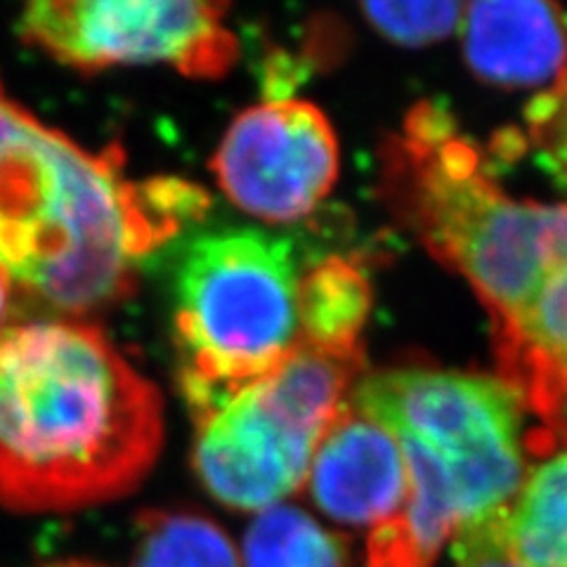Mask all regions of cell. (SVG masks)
Returning a JSON list of instances; mask_svg holds the SVG:
<instances>
[{"instance_id":"6da1fadb","label":"cell","mask_w":567,"mask_h":567,"mask_svg":"<svg viewBox=\"0 0 567 567\" xmlns=\"http://www.w3.org/2000/svg\"><path fill=\"white\" fill-rule=\"evenodd\" d=\"M206 206L181 177L133 181L116 145L81 147L0 83V270L45 308L81 319L126 300L140 260Z\"/></svg>"},{"instance_id":"7a4b0ae2","label":"cell","mask_w":567,"mask_h":567,"mask_svg":"<svg viewBox=\"0 0 567 567\" xmlns=\"http://www.w3.org/2000/svg\"><path fill=\"white\" fill-rule=\"evenodd\" d=\"M164 445V402L100 327L35 319L0 333V506L74 513L135 492Z\"/></svg>"},{"instance_id":"3957f363","label":"cell","mask_w":567,"mask_h":567,"mask_svg":"<svg viewBox=\"0 0 567 567\" xmlns=\"http://www.w3.org/2000/svg\"><path fill=\"white\" fill-rule=\"evenodd\" d=\"M350 404L400 445L402 523L433 563L461 527L504 511L525 481L523 406L489 377L404 367L360 379Z\"/></svg>"},{"instance_id":"277c9868","label":"cell","mask_w":567,"mask_h":567,"mask_svg":"<svg viewBox=\"0 0 567 567\" xmlns=\"http://www.w3.org/2000/svg\"><path fill=\"white\" fill-rule=\"evenodd\" d=\"M383 158L390 197L421 241L468 279L494 329L511 324L544 279L554 206L508 197L483 154L431 102L410 114Z\"/></svg>"},{"instance_id":"5b68a950","label":"cell","mask_w":567,"mask_h":567,"mask_svg":"<svg viewBox=\"0 0 567 567\" xmlns=\"http://www.w3.org/2000/svg\"><path fill=\"white\" fill-rule=\"evenodd\" d=\"M289 239L237 229L199 237L175 279V341L192 414L268 377L303 346Z\"/></svg>"},{"instance_id":"8992f818","label":"cell","mask_w":567,"mask_h":567,"mask_svg":"<svg viewBox=\"0 0 567 567\" xmlns=\"http://www.w3.org/2000/svg\"><path fill=\"white\" fill-rule=\"evenodd\" d=\"M362 369V346H300L268 377L194 412V475L233 511L281 504L306 483L317 442Z\"/></svg>"},{"instance_id":"52a82bcc","label":"cell","mask_w":567,"mask_h":567,"mask_svg":"<svg viewBox=\"0 0 567 567\" xmlns=\"http://www.w3.org/2000/svg\"><path fill=\"white\" fill-rule=\"evenodd\" d=\"M229 0H22L27 43L71 69L166 64L218 79L237 60L225 27Z\"/></svg>"},{"instance_id":"ba28073f","label":"cell","mask_w":567,"mask_h":567,"mask_svg":"<svg viewBox=\"0 0 567 567\" xmlns=\"http://www.w3.org/2000/svg\"><path fill=\"white\" fill-rule=\"evenodd\" d=\"M210 168L241 210L268 223H293L329 197L339 181L341 152L322 110L281 97L229 123Z\"/></svg>"},{"instance_id":"9c48e42d","label":"cell","mask_w":567,"mask_h":567,"mask_svg":"<svg viewBox=\"0 0 567 567\" xmlns=\"http://www.w3.org/2000/svg\"><path fill=\"white\" fill-rule=\"evenodd\" d=\"M306 487L324 516L348 527H377L400 516L406 468L398 440L346 402L317 442Z\"/></svg>"},{"instance_id":"30bf717a","label":"cell","mask_w":567,"mask_h":567,"mask_svg":"<svg viewBox=\"0 0 567 567\" xmlns=\"http://www.w3.org/2000/svg\"><path fill=\"white\" fill-rule=\"evenodd\" d=\"M464 55L494 85L556 81L567 64V14L556 0H466Z\"/></svg>"},{"instance_id":"8fae6325","label":"cell","mask_w":567,"mask_h":567,"mask_svg":"<svg viewBox=\"0 0 567 567\" xmlns=\"http://www.w3.org/2000/svg\"><path fill=\"white\" fill-rule=\"evenodd\" d=\"M499 539L520 567H567V447L523 481L499 516Z\"/></svg>"},{"instance_id":"7c38bea8","label":"cell","mask_w":567,"mask_h":567,"mask_svg":"<svg viewBox=\"0 0 567 567\" xmlns=\"http://www.w3.org/2000/svg\"><path fill=\"white\" fill-rule=\"evenodd\" d=\"M371 308V287L360 265L327 258L303 272L300 281V324L303 346H362V327Z\"/></svg>"},{"instance_id":"4fadbf2b","label":"cell","mask_w":567,"mask_h":567,"mask_svg":"<svg viewBox=\"0 0 567 567\" xmlns=\"http://www.w3.org/2000/svg\"><path fill=\"white\" fill-rule=\"evenodd\" d=\"M496 358L567 354V204L554 206L546 272L529 306L511 324L494 329Z\"/></svg>"},{"instance_id":"5bb4252c","label":"cell","mask_w":567,"mask_h":567,"mask_svg":"<svg viewBox=\"0 0 567 567\" xmlns=\"http://www.w3.org/2000/svg\"><path fill=\"white\" fill-rule=\"evenodd\" d=\"M131 567H241L225 529L204 513L154 508L137 518Z\"/></svg>"},{"instance_id":"9a60e30c","label":"cell","mask_w":567,"mask_h":567,"mask_svg":"<svg viewBox=\"0 0 567 567\" xmlns=\"http://www.w3.org/2000/svg\"><path fill=\"white\" fill-rule=\"evenodd\" d=\"M350 544L298 506L260 511L244 537V567H348Z\"/></svg>"},{"instance_id":"2e32d148","label":"cell","mask_w":567,"mask_h":567,"mask_svg":"<svg viewBox=\"0 0 567 567\" xmlns=\"http://www.w3.org/2000/svg\"><path fill=\"white\" fill-rule=\"evenodd\" d=\"M504 383L516 393L523 412L537 421L525 435L527 452L548 456L567 447V354L565 358H508L499 362Z\"/></svg>"},{"instance_id":"e0dca14e","label":"cell","mask_w":567,"mask_h":567,"mask_svg":"<svg viewBox=\"0 0 567 567\" xmlns=\"http://www.w3.org/2000/svg\"><path fill=\"white\" fill-rule=\"evenodd\" d=\"M369 22L385 39L421 48L447 39L466 10V0H362Z\"/></svg>"},{"instance_id":"ac0fdd59","label":"cell","mask_w":567,"mask_h":567,"mask_svg":"<svg viewBox=\"0 0 567 567\" xmlns=\"http://www.w3.org/2000/svg\"><path fill=\"white\" fill-rule=\"evenodd\" d=\"M523 137L546 171L567 185V64L548 93L529 104Z\"/></svg>"},{"instance_id":"d6986e66","label":"cell","mask_w":567,"mask_h":567,"mask_svg":"<svg viewBox=\"0 0 567 567\" xmlns=\"http://www.w3.org/2000/svg\"><path fill=\"white\" fill-rule=\"evenodd\" d=\"M499 516L502 511L456 532L452 546L456 567H520L504 551L499 539Z\"/></svg>"},{"instance_id":"ffe728a7","label":"cell","mask_w":567,"mask_h":567,"mask_svg":"<svg viewBox=\"0 0 567 567\" xmlns=\"http://www.w3.org/2000/svg\"><path fill=\"white\" fill-rule=\"evenodd\" d=\"M364 567H431V563L421 556L402 518L395 516L369 535Z\"/></svg>"},{"instance_id":"44dd1931","label":"cell","mask_w":567,"mask_h":567,"mask_svg":"<svg viewBox=\"0 0 567 567\" xmlns=\"http://www.w3.org/2000/svg\"><path fill=\"white\" fill-rule=\"evenodd\" d=\"M10 298H12V279L0 270V333L6 331V319L10 315Z\"/></svg>"},{"instance_id":"7402d4cb","label":"cell","mask_w":567,"mask_h":567,"mask_svg":"<svg viewBox=\"0 0 567 567\" xmlns=\"http://www.w3.org/2000/svg\"><path fill=\"white\" fill-rule=\"evenodd\" d=\"M41 567H104V565L76 558V560H60V563H50V565H41Z\"/></svg>"}]
</instances>
